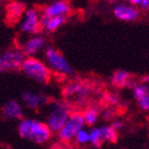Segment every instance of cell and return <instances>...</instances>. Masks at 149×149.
Returning <instances> with one entry per match:
<instances>
[{"label":"cell","instance_id":"cb8c5ba5","mask_svg":"<svg viewBox=\"0 0 149 149\" xmlns=\"http://www.w3.org/2000/svg\"><path fill=\"white\" fill-rule=\"evenodd\" d=\"M110 126H111V127L113 128L117 134H118V132H120V130L124 127V123H123V121L122 120H114Z\"/></svg>","mask_w":149,"mask_h":149},{"label":"cell","instance_id":"2e32d148","mask_svg":"<svg viewBox=\"0 0 149 149\" xmlns=\"http://www.w3.org/2000/svg\"><path fill=\"white\" fill-rule=\"evenodd\" d=\"M82 113H83L85 124L88 126H91V127L97 123V121L100 116V109L94 107V106H89V107H87Z\"/></svg>","mask_w":149,"mask_h":149},{"label":"cell","instance_id":"603a6c76","mask_svg":"<svg viewBox=\"0 0 149 149\" xmlns=\"http://www.w3.org/2000/svg\"><path fill=\"white\" fill-rule=\"evenodd\" d=\"M113 115H114V110H113V107H108L105 108L102 112V117L105 120H110V119L113 118Z\"/></svg>","mask_w":149,"mask_h":149},{"label":"cell","instance_id":"9c48e42d","mask_svg":"<svg viewBox=\"0 0 149 149\" xmlns=\"http://www.w3.org/2000/svg\"><path fill=\"white\" fill-rule=\"evenodd\" d=\"M113 15L116 19L123 22H134L140 16L139 8L126 2H117L113 6Z\"/></svg>","mask_w":149,"mask_h":149},{"label":"cell","instance_id":"5bb4252c","mask_svg":"<svg viewBox=\"0 0 149 149\" xmlns=\"http://www.w3.org/2000/svg\"><path fill=\"white\" fill-rule=\"evenodd\" d=\"M111 84L114 87H132L135 82L132 80V74L124 70H117L113 72L111 77Z\"/></svg>","mask_w":149,"mask_h":149},{"label":"cell","instance_id":"ba28073f","mask_svg":"<svg viewBox=\"0 0 149 149\" xmlns=\"http://www.w3.org/2000/svg\"><path fill=\"white\" fill-rule=\"evenodd\" d=\"M40 16L37 10L33 8L26 9L24 13V17L19 24V29L21 32L27 34L35 35L40 30Z\"/></svg>","mask_w":149,"mask_h":149},{"label":"cell","instance_id":"44dd1931","mask_svg":"<svg viewBox=\"0 0 149 149\" xmlns=\"http://www.w3.org/2000/svg\"><path fill=\"white\" fill-rule=\"evenodd\" d=\"M74 141H76V143H78L79 145H85V144H87V143H89L88 130H86L85 128L80 130L79 133L77 134V136L74 137Z\"/></svg>","mask_w":149,"mask_h":149},{"label":"cell","instance_id":"484cf974","mask_svg":"<svg viewBox=\"0 0 149 149\" xmlns=\"http://www.w3.org/2000/svg\"><path fill=\"white\" fill-rule=\"evenodd\" d=\"M138 7H140V8L143 9V10L149 12V0H140Z\"/></svg>","mask_w":149,"mask_h":149},{"label":"cell","instance_id":"7a4b0ae2","mask_svg":"<svg viewBox=\"0 0 149 149\" xmlns=\"http://www.w3.org/2000/svg\"><path fill=\"white\" fill-rule=\"evenodd\" d=\"M70 114V105L63 100H56L51 102L47 114L46 124L52 134H58L63 127Z\"/></svg>","mask_w":149,"mask_h":149},{"label":"cell","instance_id":"277c9868","mask_svg":"<svg viewBox=\"0 0 149 149\" xmlns=\"http://www.w3.org/2000/svg\"><path fill=\"white\" fill-rule=\"evenodd\" d=\"M45 59H46L47 66L50 70H54L57 74H72L74 72V68L68 62V60L64 57L62 53L56 50L51 46L45 47Z\"/></svg>","mask_w":149,"mask_h":149},{"label":"cell","instance_id":"4fadbf2b","mask_svg":"<svg viewBox=\"0 0 149 149\" xmlns=\"http://www.w3.org/2000/svg\"><path fill=\"white\" fill-rule=\"evenodd\" d=\"M70 12V4L63 0H57L50 3L42 9V16L46 17H63L65 18L66 15Z\"/></svg>","mask_w":149,"mask_h":149},{"label":"cell","instance_id":"7402d4cb","mask_svg":"<svg viewBox=\"0 0 149 149\" xmlns=\"http://www.w3.org/2000/svg\"><path fill=\"white\" fill-rule=\"evenodd\" d=\"M138 105L141 110L145 112H149V95L138 100Z\"/></svg>","mask_w":149,"mask_h":149},{"label":"cell","instance_id":"f1b7e54d","mask_svg":"<svg viewBox=\"0 0 149 149\" xmlns=\"http://www.w3.org/2000/svg\"><path fill=\"white\" fill-rule=\"evenodd\" d=\"M107 2H111V3H117L119 2V0H105Z\"/></svg>","mask_w":149,"mask_h":149},{"label":"cell","instance_id":"ffe728a7","mask_svg":"<svg viewBox=\"0 0 149 149\" xmlns=\"http://www.w3.org/2000/svg\"><path fill=\"white\" fill-rule=\"evenodd\" d=\"M89 133V143L95 148H100L102 146L100 142V127L98 126H92L90 128Z\"/></svg>","mask_w":149,"mask_h":149},{"label":"cell","instance_id":"30bf717a","mask_svg":"<svg viewBox=\"0 0 149 149\" xmlns=\"http://www.w3.org/2000/svg\"><path fill=\"white\" fill-rule=\"evenodd\" d=\"M21 98L25 107L30 110H36L42 106L47 105L50 102L49 97L42 93H33L29 90L22 92Z\"/></svg>","mask_w":149,"mask_h":149},{"label":"cell","instance_id":"52a82bcc","mask_svg":"<svg viewBox=\"0 0 149 149\" xmlns=\"http://www.w3.org/2000/svg\"><path fill=\"white\" fill-rule=\"evenodd\" d=\"M25 58L26 55L24 54L23 50L19 48L3 52L0 55V72L20 68Z\"/></svg>","mask_w":149,"mask_h":149},{"label":"cell","instance_id":"ac0fdd59","mask_svg":"<svg viewBox=\"0 0 149 149\" xmlns=\"http://www.w3.org/2000/svg\"><path fill=\"white\" fill-rule=\"evenodd\" d=\"M100 127V142L104 143H116L117 141V133L110 125H102Z\"/></svg>","mask_w":149,"mask_h":149},{"label":"cell","instance_id":"6da1fadb","mask_svg":"<svg viewBox=\"0 0 149 149\" xmlns=\"http://www.w3.org/2000/svg\"><path fill=\"white\" fill-rule=\"evenodd\" d=\"M18 134L22 139L35 144H45L52 137V132L46 122L32 118H23L19 121Z\"/></svg>","mask_w":149,"mask_h":149},{"label":"cell","instance_id":"3957f363","mask_svg":"<svg viewBox=\"0 0 149 149\" xmlns=\"http://www.w3.org/2000/svg\"><path fill=\"white\" fill-rule=\"evenodd\" d=\"M20 70L26 77L40 84H47L51 78V70L45 62L35 57H26Z\"/></svg>","mask_w":149,"mask_h":149},{"label":"cell","instance_id":"8992f818","mask_svg":"<svg viewBox=\"0 0 149 149\" xmlns=\"http://www.w3.org/2000/svg\"><path fill=\"white\" fill-rule=\"evenodd\" d=\"M90 92L91 90L88 86L79 82L68 83L63 89V95L66 100L65 102H70L74 105H84L88 100Z\"/></svg>","mask_w":149,"mask_h":149},{"label":"cell","instance_id":"d6986e66","mask_svg":"<svg viewBox=\"0 0 149 149\" xmlns=\"http://www.w3.org/2000/svg\"><path fill=\"white\" fill-rule=\"evenodd\" d=\"M133 96L136 100H139L145 96L149 95V85L145 83H135L132 87Z\"/></svg>","mask_w":149,"mask_h":149},{"label":"cell","instance_id":"8fae6325","mask_svg":"<svg viewBox=\"0 0 149 149\" xmlns=\"http://www.w3.org/2000/svg\"><path fill=\"white\" fill-rule=\"evenodd\" d=\"M45 47H46V38H45V36L40 34H35L31 35L29 38H27L25 40L22 50H23L26 57H33L40 51L45 49Z\"/></svg>","mask_w":149,"mask_h":149},{"label":"cell","instance_id":"9a60e30c","mask_svg":"<svg viewBox=\"0 0 149 149\" xmlns=\"http://www.w3.org/2000/svg\"><path fill=\"white\" fill-rule=\"evenodd\" d=\"M64 22L65 18L63 17H46L42 15L40 16V28L45 29L46 31H49V32L57 30L64 24Z\"/></svg>","mask_w":149,"mask_h":149},{"label":"cell","instance_id":"5b68a950","mask_svg":"<svg viewBox=\"0 0 149 149\" xmlns=\"http://www.w3.org/2000/svg\"><path fill=\"white\" fill-rule=\"evenodd\" d=\"M85 126V121H84L83 113L81 111H74L70 112L68 120L63 125L57 135L58 139L61 142H70L74 139L77 134L80 130H83Z\"/></svg>","mask_w":149,"mask_h":149},{"label":"cell","instance_id":"83f0119b","mask_svg":"<svg viewBox=\"0 0 149 149\" xmlns=\"http://www.w3.org/2000/svg\"><path fill=\"white\" fill-rule=\"evenodd\" d=\"M141 83H145V84H148V85H149V74H146V76H144V77L142 78V81H141Z\"/></svg>","mask_w":149,"mask_h":149},{"label":"cell","instance_id":"d4e9b609","mask_svg":"<svg viewBox=\"0 0 149 149\" xmlns=\"http://www.w3.org/2000/svg\"><path fill=\"white\" fill-rule=\"evenodd\" d=\"M107 100L110 102V105L111 106H116L119 102V98L117 97L116 95H114V94H109L107 97Z\"/></svg>","mask_w":149,"mask_h":149},{"label":"cell","instance_id":"e0dca14e","mask_svg":"<svg viewBox=\"0 0 149 149\" xmlns=\"http://www.w3.org/2000/svg\"><path fill=\"white\" fill-rule=\"evenodd\" d=\"M25 5L22 2L19 1H14L10 2L9 4H7L6 7V13L8 19H10L12 21H17L21 18L22 15L25 13Z\"/></svg>","mask_w":149,"mask_h":149},{"label":"cell","instance_id":"7c38bea8","mask_svg":"<svg viewBox=\"0 0 149 149\" xmlns=\"http://www.w3.org/2000/svg\"><path fill=\"white\" fill-rule=\"evenodd\" d=\"M1 114L8 120H21L23 119V108L17 100H9L4 102L1 108Z\"/></svg>","mask_w":149,"mask_h":149},{"label":"cell","instance_id":"4316f807","mask_svg":"<svg viewBox=\"0 0 149 149\" xmlns=\"http://www.w3.org/2000/svg\"><path fill=\"white\" fill-rule=\"evenodd\" d=\"M125 2L128 3V4H130V5H134V6H137L138 7L140 0H125Z\"/></svg>","mask_w":149,"mask_h":149}]
</instances>
